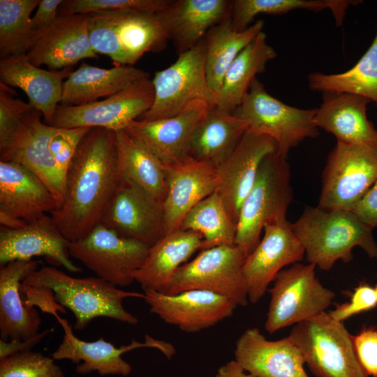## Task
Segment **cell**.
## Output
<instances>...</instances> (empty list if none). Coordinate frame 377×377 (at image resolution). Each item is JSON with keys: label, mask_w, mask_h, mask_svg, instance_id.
Masks as SVG:
<instances>
[{"label": "cell", "mask_w": 377, "mask_h": 377, "mask_svg": "<svg viewBox=\"0 0 377 377\" xmlns=\"http://www.w3.org/2000/svg\"><path fill=\"white\" fill-rule=\"evenodd\" d=\"M121 180L114 131L91 128L67 171L63 201L50 214L69 242L82 239L101 223Z\"/></svg>", "instance_id": "1"}, {"label": "cell", "mask_w": 377, "mask_h": 377, "mask_svg": "<svg viewBox=\"0 0 377 377\" xmlns=\"http://www.w3.org/2000/svg\"><path fill=\"white\" fill-rule=\"evenodd\" d=\"M22 284L51 293L57 303L73 313L76 330L100 317L136 325L138 318L124 309L123 301L145 297L144 293L121 290L98 276L73 277L53 267L36 269Z\"/></svg>", "instance_id": "2"}, {"label": "cell", "mask_w": 377, "mask_h": 377, "mask_svg": "<svg viewBox=\"0 0 377 377\" xmlns=\"http://www.w3.org/2000/svg\"><path fill=\"white\" fill-rule=\"evenodd\" d=\"M291 228L303 246L309 263L330 269L341 260L353 258L355 246L377 260L372 229L352 211L307 207Z\"/></svg>", "instance_id": "3"}, {"label": "cell", "mask_w": 377, "mask_h": 377, "mask_svg": "<svg viewBox=\"0 0 377 377\" xmlns=\"http://www.w3.org/2000/svg\"><path fill=\"white\" fill-rule=\"evenodd\" d=\"M91 44L117 65L133 66L147 52H158L169 40L159 12L102 11L89 14Z\"/></svg>", "instance_id": "4"}, {"label": "cell", "mask_w": 377, "mask_h": 377, "mask_svg": "<svg viewBox=\"0 0 377 377\" xmlns=\"http://www.w3.org/2000/svg\"><path fill=\"white\" fill-rule=\"evenodd\" d=\"M290 165L276 152L266 156L239 214L235 244L248 256L260 241L265 225L286 219L292 200Z\"/></svg>", "instance_id": "5"}, {"label": "cell", "mask_w": 377, "mask_h": 377, "mask_svg": "<svg viewBox=\"0 0 377 377\" xmlns=\"http://www.w3.org/2000/svg\"><path fill=\"white\" fill-rule=\"evenodd\" d=\"M288 337L317 377H369L357 359L353 336L329 313L295 325Z\"/></svg>", "instance_id": "6"}, {"label": "cell", "mask_w": 377, "mask_h": 377, "mask_svg": "<svg viewBox=\"0 0 377 377\" xmlns=\"http://www.w3.org/2000/svg\"><path fill=\"white\" fill-rule=\"evenodd\" d=\"M316 112L286 105L271 96L256 78L233 114L247 122L248 131L272 138L276 153L287 158L289 151L303 140L318 135Z\"/></svg>", "instance_id": "7"}, {"label": "cell", "mask_w": 377, "mask_h": 377, "mask_svg": "<svg viewBox=\"0 0 377 377\" xmlns=\"http://www.w3.org/2000/svg\"><path fill=\"white\" fill-rule=\"evenodd\" d=\"M246 258L236 244L201 250L195 258L177 270L166 295L204 290L226 297L237 306H245L249 302L243 272Z\"/></svg>", "instance_id": "8"}, {"label": "cell", "mask_w": 377, "mask_h": 377, "mask_svg": "<svg viewBox=\"0 0 377 377\" xmlns=\"http://www.w3.org/2000/svg\"><path fill=\"white\" fill-rule=\"evenodd\" d=\"M205 38L179 54L175 62L155 73L152 80L154 99L151 108L138 119L158 120L175 116L197 101L214 105L205 68Z\"/></svg>", "instance_id": "9"}, {"label": "cell", "mask_w": 377, "mask_h": 377, "mask_svg": "<svg viewBox=\"0 0 377 377\" xmlns=\"http://www.w3.org/2000/svg\"><path fill=\"white\" fill-rule=\"evenodd\" d=\"M316 265L295 263L282 269L269 289L270 302L265 323L269 333L309 320L325 311L335 296L315 274Z\"/></svg>", "instance_id": "10"}, {"label": "cell", "mask_w": 377, "mask_h": 377, "mask_svg": "<svg viewBox=\"0 0 377 377\" xmlns=\"http://www.w3.org/2000/svg\"><path fill=\"white\" fill-rule=\"evenodd\" d=\"M377 180V145L337 142L323 174L318 207L353 211Z\"/></svg>", "instance_id": "11"}, {"label": "cell", "mask_w": 377, "mask_h": 377, "mask_svg": "<svg viewBox=\"0 0 377 377\" xmlns=\"http://www.w3.org/2000/svg\"><path fill=\"white\" fill-rule=\"evenodd\" d=\"M149 246L119 235L102 223L81 239L68 243L71 257L79 260L96 276L116 286H127L134 281Z\"/></svg>", "instance_id": "12"}, {"label": "cell", "mask_w": 377, "mask_h": 377, "mask_svg": "<svg viewBox=\"0 0 377 377\" xmlns=\"http://www.w3.org/2000/svg\"><path fill=\"white\" fill-rule=\"evenodd\" d=\"M154 89L149 77L138 80L102 101L71 106L59 104L50 126L57 128H103L125 129L132 121L147 112L154 103Z\"/></svg>", "instance_id": "13"}, {"label": "cell", "mask_w": 377, "mask_h": 377, "mask_svg": "<svg viewBox=\"0 0 377 377\" xmlns=\"http://www.w3.org/2000/svg\"><path fill=\"white\" fill-rule=\"evenodd\" d=\"M61 325L64 334L61 343L52 353L54 360H69L78 364L75 368L80 374H88L97 371L101 376L119 375L126 376L132 371L131 365L121 355L132 350L140 348H155L158 349L168 359H171L176 350L168 342L156 339L145 335V342L132 340L127 345L116 347L103 338L94 341H85L73 334L69 323L57 314L54 316Z\"/></svg>", "instance_id": "14"}, {"label": "cell", "mask_w": 377, "mask_h": 377, "mask_svg": "<svg viewBox=\"0 0 377 377\" xmlns=\"http://www.w3.org/2000/svg\"><path fill=\"white\" fill-rule=\"evenodd\" d=\"M100 223L120 236L149 247L165 235L163 204L123 179L107 205Z\"/></svg>", "instance_id": "15"}, {"label": "cell", "mask_w": 377, "mask_h": 377, "mask_svg": "<svg viewBox=\"0 0 377 377\" xmlns=\"http://www.w3.org/2000/svg\"><path fill=\"white\" fill-rule=\"evenodd\" d=\"M57 207L53 194L35 173L18 163L0 161L1 227H22Z\"/></svg>", "instance_id": "16"}, {"label": "cell", "mask_w": 377, "mask_h": 377, "mask_svg": "<svg viewBox=\"0 0 377 377\" xmlns=\"http://www.w3.org/2000/svg\"><path fill=\"white\" fill-rule=\"evenodd\" d=\"M263 237L247 256L243 272L249 302H258L282 268L303 259L305 251L286 219L264 227Z\"/></svg>", "instance_id": "17"}, {"label": "cell", "mask_w": 377, "mask_h": 377, "mask_svg": "<svg viewBox=\"0 0 377 377\" xmlns=\"http://www.w3.org/2000/svg\"><path fill=\"white\" fill-rule=\"evenodd\" d=\"M42 116L35 109L26 114L17 130L0 147L1 161L18 163L35 173L47 186L59 207L64 199L65 184L50 150L56 127L42 121Z\"/></svg>", "instance_id": "18"}, {"label": "cell", "mask_w": 377, "mask_h": 377, "mask_svg": "<svg viewBox=\"0 0 377 377\" xmlns=\"http://www.w3.org/2000/svg\"><path fill=\"white\" fill-rule=\"evenodd\" d=\"M151 313L186 332L211 327L233 314L237 305L226 297L204 290L166 295L144 290Z\"/></svg>", "instance_id": "19"}, {"label": "cell", "mask_w": 377, "mask_h": 377, "mask_svg": "<svg viewBox=\"0 0 377 377\" xmlns=\"http://www.w3.org/2000/svg\"><path fill=\"white\" fill-rule=\"evenodd\" d=\"M26 56L36 66L45 65L51 71L68 68L84 59H98L90 41L89 14L59 16L35 33Z\"/></svg>", "instance_id": "20"}, {"label": "cell", "mask_w": 377, "mask_h": 377, "mask_svg": "<svg viewBox=\"0 0 377 377\" xmlns=\"http://www.w3.org/2000/svg\"><path fill=\"white\" fill-rule=\"evenodd\" d=\"M212 105L197 101L175 116L153 121L135 119L124 130L165 165L173 164L189 156L195 127Z\"/></svg>", "instance_id": "21"}, {"label": "cell", "mask_w": 377, "mask_h": 377, "mask_svg": "<svg viewBox=\"0 0 377 377\" xmlns=\"http://www.w3.org/2000/svg\"><path fill=\"white\" fill-rule=\"evenodd\" d=\"M68 243L50 214L17 228L1 226L0 264L44 256L52 264L77 273L82 269L71 260Z\"/></svg>", "instance_id": "22"}, {"label": "cell", "mask_w": 377, "mask_h": 377, "mask_svg": "<svg viewBox=\"0 0 377 377\" xmlns=\"http://www.w3.org/2000/svg\"><path fill=\"white\" fill-rule=\"evenodd\" d=\"M165 168L167 192L163 208L167 235L179 230L186 214L217 191L219 175L216 166L191 156Z\"/></svg>", "instance_id": "23"}, {"label": "cell", "mask_w": 377, "mask_h": 377, "mask_svg": "<svg viewBox=\"0 0 377 377\" xmlns=\"http://www.w3.org/2000/svg\"><path fill=\"white\" fill-rule=\"evenodd\" d=\"M276 151L277 146L272 138L246 131L232 153L217 167L216 191L237 226L242 202L254 183L263 161Z\"/></svg>", "instance_id": "24"}, {"label": "cell", "mask_w": 377, "mask_h": 377, "mask_svg": "<svg viewBox=\"0 0 377 377\" xmlns=\"http://www.w3.org/2000/svg\"><path fill=\"white\" fill-rule=\"evenodd\" d=\"M234 355L256 377H309L300 349L288 336L271 341L257 327L248 328L236 341Z\"/></svg>", "instance_id": "25"}, {"label": "cell", "mask_w": 377, "mask_h": 377, "mask_svg": "<svg viewBox=\"0 0 377 377\" xmlns=\"http://www.w3.org/2000/svg\"><path fill=\"white\" fill-rule=\"evenodd\" d=\"M34 260H15L0 269V335L3 341L27 340L38 333L41 323L34 306L24 304L22 281L38 269Z\"/></svg>", "instance_id": "26"}, {"label": "cell", "mask_w": 377, "mask_h": 377, "mask_svg": "<svg viewBox=\"0 0 377 377\" xmlns=\"http://www.w3.org/2000/svg\"><path fill=\"white\" fill-rule=\"evenodd\" d=\"M70 72L69 68L60 71L40 68L32 64L26 54L0 59V82L21 89L29 103L41 112L48 125H51L61 102L64 78Z\"/></svg>", "instance_id": "27"}, {"label": "cell", "mask_w": 377, "mask_h": 377, "mask_svg": "<svg viewBox=\"0 0 377 377\" xmlns=\"http://www.w3.org/2000/svg\"><path fill=\"white\" fill-rule=\"evenodd\" d=\"M232 1L172 0L159 15L178 54L203 40L208 31L231 14Z\"/></svg>", "instance_id": "28"}, {"label": "cell", "mask_w": 377, "mask_h": 377, "mask_svg": "<svg viewBox=\"0 0 377 377\" xmlns=\"http://www.w3.org/2000/svg\"><path fill=\"white\" fill-rule=\"evenodd\" d=\"M370 101L347 93H323L314 121L318 128L333 134L337 142L377 145V129L367 117Z\"/></svg>", "instance_id": "29"}, {"label": "cell", "mask_w": 377, "mask_h": 377, "mask_svg": "<svg viewBox=\"0 0 377 377\" xmlns=\"http://www.w3.org/2000/svg\"><path fill=\"white\" fill-rule=\"evenodd\" d=\"M202 247L203 239L199 233L180 229L168 233L150 246L143 264L134 274V279L143 290L166 294L177 270Z\"/></svg>", "instance_id": "30"}, {"label": "cell", "mask_w": 377, "mask_h": 377, "mask_svg": "<svg viewBox=\"0 0 377 377\" xmlns=\"http://www.w3.org/2000/svg\"><path fill=\"white\" fill-rule=\"evenodd\" d=\"M147 77L149 73L133 66L103 68L83 62L75 71H71L64 82L60 104L87 105L112 96Z\"/></svg>", "instance_id": "31"}, {"label": "cell", "mask_w": 377, "mask_h": 377, "mask_svg": "<svg viewBox=\"0 0 377 377\" xmlns=\"http://www.w3.org/2000/svg\"><path fill=\"white\" fill-rule=\"evenodd\" d=\"M247 129L245 120L212 105L195 127L189 156L217 168L232 153Z\"/></svg>", "instance_id": "32"}, {"label": "cell", "mask_w": 377, "mask_h": 377, "mask_svg": "<svg viewBox=\"0 0 377 377\" xmlns=\"http://www.w3.org/2000/svg\"><path fill=\"white\" fill-rule=\"evenodd\" d=\"M276 57L274 49L267 43L262 31L239 53L225 74L214 105L233 113L241 105L256 75L263 73L266 64Z\"/></svg>", "instance_id": "33"}, {"label": "cell", "mask_w": 377, "mask_h": 377, "mask_svg": "<svg viewBox=\"0 0 377 377\" xmlns=\"http://www.w3.org/2000/svg\"><path fill=\"white\" fill-rule=\"evenodd\" d=\"M114 134L121 179L136 185L163 204L167 192L164 164L124 129L114 131Z\"/></svg>", "instance_id": "34"}, {"label": "cell", "mask_w": 377, "mask_h": 377, "mask_svg": "<svg viewBox=\"0 0 377 377\" xmlns=\"http://www.w3.org/2000/svg\"><path fill=\"white\" fill-rule=\"evenodd\" d=\"M263 26L264 22L260 20L244 31H237L232 26L230 15L207 34L206 74L214 101L228 68L263 31Z\"/></svg>", "instance_id": "35"}, {"label": "cell", "mask_w": 377, "mask_h": 377, "mask_svg": "<svg viewBox=\"0 0 377 377\" xmlns=\"http://www.w3.org/2000/svg\"><path fill=\"white\" fill-rule=\"evenodd\" d=\"M308 81L313 91L351 94L377 104V31L368 50L351 68L336 74L311 73Z\"/></svg>", "instance_id": "36"}, {"label": "cell", "mask_w": 377, "mask_h": 377, "mask_svg": "<svg viewBox=\"0 0 377 377\" xmlns=\"http://www.w3.org/2000/svg\"><path fill=\"white\" fill-rule=\"evenodd\" d=\"M179 229L200 234L202 250L235 244L237 223L217 191L194 206L184 218Z\"/></svg>", "instance_id": "37"}, {"label": "cell", "mask_w": 377, "mask_h": 377, "mask_svg": "<svg viewBox=\"0 0 377 377\" xmlns=\"http://www.w3.org/2000/svg\"><path fill=\"white\" fill-rule=\"evenodd\" d=\"M353 1L345 0H235L232 1L230 18L237 31H244L260 14L283 15L296 9L318 12L330 9L336 24L341 26L348 8Z\"/></svg>", "instance_id": "38"}, {"label": "cell", "mask_w": 377, "mask_h": 377, "mask_svg": "<svg viewBox=\"0 0 377 377\" xmlns=\"http://www.w3.org/2000/svg\"><path fill=\"white\" fill-rule=\"evenodd\" d=\"M40 0H0V58L26 54L34 31L31 15Z\"/></svg>", "instance_id": "39"}, {"label": "cell", "mask_w": 377, "mask_h": 377, "mask_svg": "<svg viewBox=\"0 0 377 377\" xmlns=\"http://www.w3.org/2000/svg\"><path fill=\"white\" fill-rule=\"evenodd\" d=\"M172 0H64L59 16L90 14L102 11H140L158 13L165 10Z\"/></svg>", "instance_id": "40"}, {"label": "cell", "mask_w": 377, "mask_h": 377, "mask_svg": "<svg viewBox=\"0 0 377 377\" xmlns=\"http://www.w3.org/2000/svg\"><path fill=\"white\" fill-rule=\"evenodd\" d=\"M51 357L26 350L0 360V377H65Z\"/></svg>", "instance_id": "41"}, {"label": "cell", "mask_w": 377, "mask_h": 377, "mask_svg": "<svg viewBox=\"0 0 377 377\" xmlns=\"http://www.w3.org/2000/svg\"><path fill=\"white\" fill-rule=\"evenodd\" d=\"M91 128H57L51 138L50 150L58 174L65 184L66 176L77 149Z\"/></svg>", "instance_id": "42"}, {"label": "cell", "mask_w": 377, "mask_h": 377, "mask_svg": "<svg viewBox=\"0 0 377 377\" xmlns=\"http://www.w3.org/2000/svg\"><path fill=\"white\" fill-rule=\"evenodd\" d=\"M34 108L15 96L10 87L0 82V147L18 128L22 119Z\"/></svg>", "instance_id": "43"}, {"label": "cell", "mask_w": 377, "mask_h": 377, "mask_svg": "<svg viewBox=\"0 0 377 377\" xmlns=\"http://www.w3.org/2000/svg\"><path fill=\"white\" fill-rule=\"evenodd\" d=\"M377 305V295L374 288L361 284L357 286L348 302L339 305L329 314L336 320L343 322L350 317L369 311Z\"/></svg>", "instance_id": "44"}, {"label": "cell", "mask_w": 377, "mask_h": 377, "mask_svg": "<svg viewBox=\"0 0 377 377\" xmlns=\"http://www.w3.org/2000/svg\"><path fill=\"white\" fill-rule=\"evenodd\" d=\"M357 359L369 376L377 377V329L364 328L353 336Z\"/></svg>", "instance_id": "45"}, {"label": "cell", "mask_w": 377, "mask_h": 377, "mask_svg": "<svg viewBox=\"0 0 377 377\" xmlns=\"http://www.w3.org/2000/svg\"><path fill=\"white\" fill-rule=\"evenodd\" d=\"M352 212L371 228L377 227V180Z\"/></svg>", "instance_id": "46"}, {"label": "cell", "mask_w": 377, "mask_h": 377, "mask_svg": "<svg viewBox=\"0 0 377 377\" xmlns=\"http://www.w3.org/2000/svg\"><path fill=\"white\" fill-rule=\"evenodd\" d=\"M64 0H40L36 12L31 17L32 28L36 32L51 25L59 17V8Z\"/></svg>", "instance_id": "47"}, {"label": "cell", "mask_w": 377, "mask_h": 377, "mask_svg": "<svg viewBox=\"0 0 377 377\" xmlns=\"http://www.w3.org/2000/svg\"><path fill=\"white\" fill-rule=\"evenodd\" d=\"M50 332V329L45 330L27 340L3 341L0 339V360L18 353L30 350Z\"/></svg>", "instance_id": "48"}, {"label": "cell", "mask_w": 377, "mask_h": 377, "mask_svg": "<svg viewBox=\"0 0 377 377\" xmlns=\"http://www.w3.org/2000/svg\"><path fill=\"white\" fill-rule=\"evenodd\" d=\"M215 377H256L246 371L236 360H231L217 371Z\"/></svg>", "instance_id": "49"}, {"label": "cell", "mask_w": 377, "mask_h": 377, "mask_svg": "<svg viewBox=\"0 0 377 377\" xmlns=\"http://www.w3.org/2000/svg\"><path fill=\"white\" fill-rule=\"evenodd\" d=\"M374 288H375V290H376V295H377V285Z\"/></svg>", "instance_id": "50"}]
</instances>
